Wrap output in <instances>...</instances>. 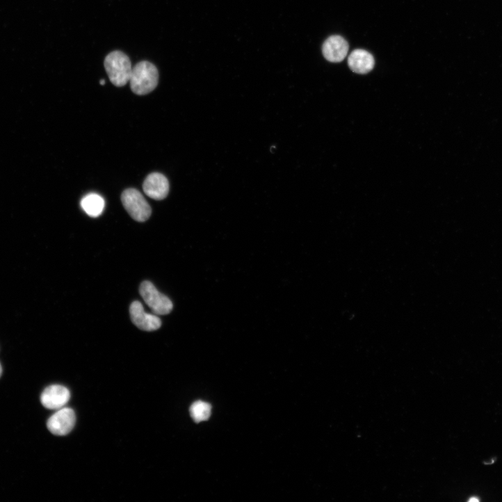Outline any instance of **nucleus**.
I'll list each match as a JSON object with an SVG mask.
<instances>
[{
	"label": "nucleus",
	"mask_w": 502,
	"mask_h": 502,
	"mask_svg": "<svg viewBox=\"0 0 502 502\" xmlns=\"http://www.w3.org/2000/svg\"><path fill=\"white\" fill-rule=\"evenodd\" d=\"M129 83L133 93L137 95H146L158 86V70L149 62H140L133 67Z\"/></svg>",
	"instance_id": "1"
},
{
	"label": "nucleus",
	"mask_w": 502,
	"mask_h": 502,
	"mask_svg": "<svg viewBox=\"0 0 502 502\" xmlns=\"http://www.w3.org/2000/svg\"><path fill=\"white\" fill-rule=\"evenodd\" d=\"M111 82L116 87L126 86L130 80L133 67L129 57L121 51L110 54L104 62Z\"/></svg>",
	"instance_id": "2"
},
{
	"label": "nucleus",
	"mask_w": 502,
	"mask_h": 502,
	"mask_svg": "<svg viewBox=\"0 0 502 502\" xmlns=\"http://www.w3.org/2000/svg\"><path fill=\"white\" fill-rule=\"evenodd\" d=\"M121 200L124 209L135 220L145 222L150 217L151 207L138 190H125L122 194Z\"/></svg>",
	"instance_id": "3"
},
{
	"label": "nucleus",
	"mask_w": 502,
	"mask_h": 502,
	"mask_svg": "<svg viewBox=\"0 0 502 502\" xmlns=\"http://www.w3.org/2000/svg\"><path fill=\"white\" fill-rule=\"evenodd\" d=\"M140 294L155 315L165 316L172 311L173 305L170 300L159 293L151 282H145L141 284Z\"/></svg>",
	"instance_id": "4"
},
{
	"label": "nucleus",
	"mask_w": 502,
	"mask_h": 502,
	"mask_svg": "<svg viewBox=\"0 0 502 502\" xmlns=\"http://www.w3.org/2000/svg\"><path fill=\"white\" fill-rule=\"evenodd\" d=\"M76 421V416L74 411L69 407H63L50 417L47 422V427L54 435L64 436L72 432Z\"/></svg>",
	"instance_id": "5"
},
{
	"label": "nucleus",
	"mask_w": 502,
	"mask_h": 502,
	"mask_svg": "<svg viewBox=\"0 0 502 502\" xmlns=\"http://www.w3.org/2000/svg\"><path fill=\"white\" fill-rule=\"evenodd\" d=\"M130 316L133 323L143 331H156L161 326L160 318L156 315L146 313L139 302L136 301L131 304Z\"/></svg>",
	"instance_id": "6"
},
{
	"label": "nucleus",
	"mask_w": 502,
	"mask_h": 502,
	"mask_svg": "<svg viewBox=\"0 0 502 502\" xmlns=\"http://www.w3.org/2000/svg\"><path fill=\"white\" fill-rule=\"evenodd\" d=\"M71 397L70 390L62 385L54 384L48 387L41 396L42 405L49 410H60L65 407Z\"/></svg>",
	"instance_id": "7"
},
{
	"label": "nucleus",
	"mask_w": 502,
	"mask_h": 502,
	"mask_svg": "<svg viewBox=\"0 0 502 502\" xmlns=\"http://www.w3.org/2000/svg\"><path fill=\"white\" fill-rule=\"evenodd\" d=\"M145 193L156 200L165 199L169 193V182L162 174L154 172L149 175L143 185Z\"/></svg>",
	"instance_id": "8"
},
{
	"label": "nucleus",
	"mask_w": 502,
	"mask_h": 502,
	"mask_svg": "<svg viewBox=\"0 0 502 502\" xmlns=\"http://www.w3.org/2000/svg\"><path fill=\"white\" fill-rule=\"evenodd\" d=\"M348 51V42L339 35L329 38L323 46V56L331 63L342 62L346 58Z\"/></svg>",
	"instance_id": "9"
},
{
	"label": "nucleus",
	"mask_w": 502,
	"mask_h": 502,
	"mask_svg": "<svg viewBox=\"0 0 502 502\" xmlns=\"http://www.w3.org/2000/svg\"><path fill=\"white\" fill-rule=\"evenodd\" d=\"M350 70L359 74H366L371 72L375 66L373 56L365 50L354 51L348 58Z\"/></svg>",
	"instance_id": "10"
},
{
	"label": "nucleus",
	"mask_w": 502,
	"mask_h": 502,
	"mask_svg": "<svg viewBox=\"0 0 502 502\" xmlns=\"http://www.w3.org/2000/svg\"><path fill=\"white\" fill-rule=\"evenodd\" d=\"M81 207L87 214L96 218L102 213L105 207V202L102 196L91 193L83 197L81 201Z\"/></svg>",
	"instance_id": "11"
},
{
	"label": "nucleus",
	"mask_w": 502,
	"mask_h": 502,
	"mask_svg": "<svg viewBox=\"0 0 502 502\" xmlns=\"http://www.w3.org/2000/svg\"><path fill=\"white\" fill-rule=\"evenodd\" d=\"M211 412V405L201 400L195 402L190 407L191 416L197 423L207 420L210 417Z\"/></svg>",
	"instance_id": "12"
},
{
	"label": "nucleus",
	"mask_w": 502,
	"mask_h": 502,
	"mask_svg": "<svg viewBox=\"0 0 502 502\" xmlns=\"http://www.w3.org/2000/svg\"><path fill=\"white\" fill-rule=\"evenodd\" d=\"M469 501H471V502H478V501H479V499L477 498L476 496H475V497H471L470 499H469Z\"/></svg>",
	"instance_id": "13"
},
{
	"label": "nucleus",
	"mask_w": 502,
	"mask_h": 502,
	"mask_svg": "<svg viewBox=\"0 0 502 502\" xmlns=\"http://www.w3.org/2000/svg\"><path fill=\"white\" fill-rule=\"evenodd\" d=\"M2 373H3V368H2L1 364H0V377H1Z\"/></svg>",
	"instance_id": "14"
},
{
	"label": "nucleus",
	"mask_w": 502,
	"mask_h": 502,
	"mask_svg": "<svg viewBox=\"0 0 502 502\" xmlns=\"http://www.w3.org/2000/svg\"><path fill=\"white\" fill-rule=\"evenodd\" d=\"M105 83H106V81H105L104 80H102V81H100V84H101L102 86H104Z\"/></svg>",
	"instance_id": "15"
}]
</instances>
